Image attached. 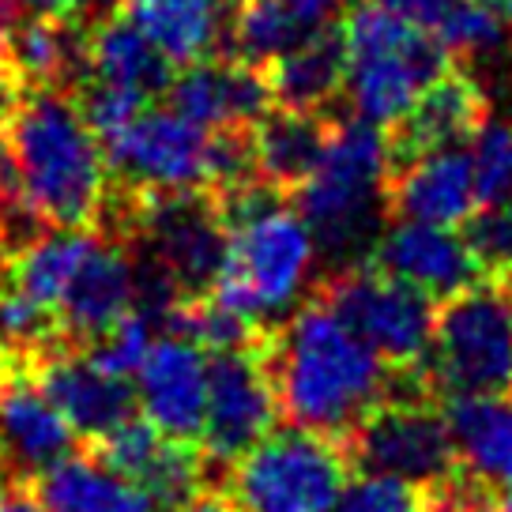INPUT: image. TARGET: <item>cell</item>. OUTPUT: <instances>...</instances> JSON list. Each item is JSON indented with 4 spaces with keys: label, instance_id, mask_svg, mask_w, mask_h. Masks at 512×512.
I'll list each match as a JSON object with an SVG mask.
<instances>
[{
    "label": "cell",
    "instance_id": "obj_1",
    "mask_svg": "<svg viewBox=\"0 0 512 512\" xmlns=\"http://www.w3.org/2000/svg\"><path fill=\"white\" fill-rule=\"evenodd\" d=\"M268 366L283 422L339 441L396 388V369L317 290L272 328Z\"/></svg>",
    "mask_w": 512,
    "mask_h": 512
},
{
    "label": "cell",
    "instance_id": "obj_2",
    "mask_svg": "<svg viewBox=\"0 0 512 512\" xmlns=\"http://www.w3.org/2000/svg\"><path fill=\"white\" fill-rule=\"evenodd\" d=\"M215 200L230 230V253L211 294L264 328L283 324L313 290V230L294 208V196L264 177L219 189Z\"/></svg>",
    "mask_w": 512,
    "mask_h": 512
},
{
    "label": "cell",
    "instance_id": "obj_3",
    "mask_svg": "<svg viewBox=\"0 0 512 512\" xmlns=\"http://www.w3.org/2000/svg\"><path fill=\"white\" fill-rule=\"evenodd\" d=\"M31 208L49 226H98L110 166L102 140L68 87H31L4 121Z\"/></svg>",
    "mask_w": 512,
    "mask_h": 512
},
{
    "label": "cell",
    "instance_id": "obj_4",
    "mask_svg": "<svg viewBox=\"0 0 512 512\" xmlns=\"http://www.w3.org/2000/svg\"><path fill=\"white\" fill-rule=\"evenodd\" d=\"M388 174L392 159L384 128L358 113H339L317 174L294 192V208L302 211V219L313 230L317 256L332 260V268L369 256L377 234L388 223Z\"/></svg>",
    "mask_w": 512,
    "mask_h": 512
},
{
    "label": "cell",
    "instance_id": "obj_5",
    "mask_svg": "<svg viewBox=\"0 0 512 512\" xmlns=\"http://www.w3.org/2000/svg\"><path fill=\"white\" fill-rule=\"evenodd\" d=\"M347 102L351 113L388 128L452 64L448 46L422 23L373 0H354L347 19Z\"/></svg>",
    "mask_w": 512,
    "mask_h": 512
},
{
    "label": "cell",
    "instance_id": "obj_6",
    "mask_svg": "<svg viewBox=\"0 0 512 512\" xmlns=\"http://www.w3.org/2000/svg\"><path fill=\"white\" fill-rule=\"evenodd\" d=\"M426 377L441 400L512 396V275H479L437 302Z\"/></svg>",
    "mask_w": 512,
    "mask_h": 512
},
{
    "label": "cell",
    "instance_id": "obj_7",
    "mask_svg": "<svg viewBox=\"0 0 512 512\" xmlns=\"http://www.w3.org/2000/svg\"><path fill=\"white\" fill-rule=\"evenodd\" d=\"M354 475L347 441L287 422L249 448L219 486L241 512H336Z\"/></svg>",
    "mask_w": 512,
    "mask_h": 512
},
{
    "label": "cell",
    "instance_id": "obj_8",
    "mask_svg": "<svg viewBox=\"0 0 512 512\" xmlns=\"http://www.w3.org/2000/svg\"><path fill=\"white\" fill-rule=\"evenodd\" d=\"M358 475H396L422 486L448 479L460 452L448 430L445 400L426 373H396V388L347 437Z\"/></svg>",
    "mask_w": 512,
    "mask_h": 512
},
{
    "label": "cell",
    "instance_id": "obj_9",
    "mask_svg": "<svg viewBox=\"0 0 512 512\" xmlns=\"http://www.w3.org/2000/svg\"><path fill=\"white\" fill-rule=\"evenodd\" d=\"M313 290L320 298H328L339 317L396 373H426L433 320H437L433 294L373 268L369 260H354L324 272Z\"/></svg>",
    "mask_w": 512,
    "mask_h": 512
},
{
    "label": "cell",
    "instance_id": "obj_10",
    "mask_svg": "<svg viewBox=\"0 0 512 512\" xmlns=\"http://www.w3.org/2000/svg\"><path fill=\"white\" fill-rule=\"evenodd\" d=\"M110 185L125 192L211 189L215 136L170 106H144L128 125L102 136Z\"/></svg>",
    "mask_w": 512,
    "mask_h": 512
},
{
    "label": "cell",
    "instance_id": "obj_11",
    "mask_svg": "<svg viewBox=\"0 0 512 512\" xmlns=\"http://www.w3.org/2000/svg\"><path fill=\"white\" fill-rule=\"evenodd\" d=\"M279 422H283V411H279V392L268 366V343L253 351L211 354L208 418H204L200 448L208 456L215 486Z\"/></svg>",
    "mask_w": 512,
    "mask_h": 512
},
{
    "label": "cell",
    "instance_id": "obj_12",
    "mask_svg": "<svg viewBox=\"0 0 512 512\" xmlns=\"http://www.w3.org/2000/svg\"><path fill=\"white\" fill-rule=\"evenodd\" d=\"M83 448L64 411L42 392L19 354L0 347V475L27 479Z\"/></svg>",
    "mask_w": 512,
    "mask_h": 512
},
{
    "label": "cell",
    "instance_id": "obj_13",
    "mask_svg": "<svg viewBox=\"0 0 512 512\" xmlns=\"http://www.w3.org/2000/svg\"><path fill=\"white\" fill-rule=\"evenodd\" d=\"M211 392V354L185 336H166L151 343L136 369V400L166 437L200 445Z\"/></svg>",
    "mask_w": 512,
    "mask_h": 512
},
{
    "label": "cell",
    "instance_id": "obj_14",
    "mask_svg": "<svg viewBox=\"0 0 512 512\" xmlns=\"http://www.w3.org/2000/svg\"><path fill=\"white\" fill-rule=\"evenodd\" d=\"M486 121H490V98L482 91V83L460 64H452L445 76H437L418 95V102L400 121L384 128L392 170L430 151L467 147Z\"/></svg>",
    "mask_w": 512,
    "mask_h": 512
},
{
    "label": "cell",
    "instance_id": "obj_15",
    "mask_svg": "<svg viewBox=\"0 0 512 512\" xmlns=\"http://www.w3.org/2000/svg\"><path fill=\"white\" fill-rule=\"evenodd\" d=\"M366 260L373 268L433 294L437 302L486 275L467 245L464 230L456 234V226L415 223V219H388Z\"/></svg>",
    "mask_w": 512,
    "mask_h": 512
},
{
    "label": "cell",
    "instance_id": "obj_16",
    "mask_svg": "<svg viewBox=\"0 0 512 512\" xmlns=\"http://www.w3.org/2000/svg\"><path fill=\"white\" fill-rule=\"evenodd\" d=\"M136 313V264L125 238L95 230V241L61 302L64 343L72 351H83L91 339L110 332L117 320Z\"/></svg>",
    "mask_w": 512,
    "mask_h": 512
},
{
    "label": "cell",
    "instance_id": "obj_17",
    "mask_svg": "<svg viewBox=\"0 0 512 512\" xmlns=\"http://www.w3.org/2000/svg\"><path fill=\"white\" fill-rule=\"evenodd\" d=\"M27 369L34 381L42 384L49 400L61 407L64 418L76 426L83 445H91L132 415H140V400H136V388L128 384V377L106 373L83 351H72V347L49 351L42 358H31Z\"/></svg>",
    "mask_w": 512,
    "mask_h": 512
},
{
    "label": "cell",
    "instance_id": "obj_18",
    "mask_svg": "<svg viewBox=\"0 0 512 512\" xmlns=\"http://www.w3.org/2000/svg\"><path fill=\"white\" fill-rule=\"evenodd\" d=\"M166 106L204 128H253L275 102L260 64L219 53L174 72Z\"/></svg>",
    "mask_w": 512,
    "mask_h": 512
},
{
    "label": "cell",
    "instance_id": "obj_19",
    "mask_svg": "<svg viewBox=\"0 0 512 512\" xmlns=\"http://www.w3.org/2000/svg\"><path fill=\"white\" fill-rule=\"evenodd\" d=\"M388 219H415L433 226H464L475 211V177H471V151L445 147L403 162L388 174L384 189Z\"/></svg>",
    "mask_w": 512,
    "mask_h": 512
},
{
    "label": "cell",
    "instance_id": "obj_20",
    "mask_svg": "<svg viewBox=\"0 0 512 512\" xmlns=\"http://www.w3.org/2000/svg\"><path fill=\"white\" fill-rule=\"evenodd\" d=\"M238 4L241 0H117L113 8L132 19L177 68H185L230 53Z\"/></svg>",
    "mask_w": 512,
    "mask_h": 512
},
{
    "label": "cell",
    "instance_id": "obj_21",
    "mask_svg": "<svg viewBox=\"0 0 512 512\" xmlns=\"http://www.w3.org/2000/svg\"><path fill=\"white\" fill-rule=\"evenodd\" d=\"M174 68L177 64L132 19L121 16L117 8H113L110 16H102L98 23L87 27V68H83V80L110 83V87H121V91L144 98V102H155V98H166V91H170Z\"/></svg>",
    "mask_w": 512,
    "mask_h": 512
},
{
    "label": "cell",
    "instance_id": "obj_22",
    "mask_svg": "<svg viewBox=\"0 0 512 512\" xmlns=\"http://www.w3.org/2000/svg\"><path fill=\"white\" fill-rule=\"evenodd\" d=\"M351 4L354 0H241L230 31V57L264 68L332 23H343Z\"/></svg>",
    "mask_w": 512,
    "mask_h": 512
},
{
    "label": "cell",
    "instance_id": "obj_23",
    "mask_svg": "<svg viewBox=\"0 0 512 512\" xmlns=\"http://www.w3.org/2000/svg\"><path fill=\"white\" fill-rule=\"evenodd\" d=\"M336 121L339 113L328 110L272 106L253 125L256 174L279 192L294 196L309 177L317 174L320 159L328 151V140L336 132Z\"/></svg>",
    "mask_w": 512,
    "mask_h": 512
},
{
    "label": "cell",
    "instance_id": "obj_24",
    "mask_svg": "<svg viewBox=\"0 0 512 512\" xmlns=\"http://www.w3.org/2000/svg\"><path fill=\"white\" fill-rule=\"evenodd\" d=\"M49 512H166L144 486L102 464L83 445L31 479Z\"/></svg>",
    "mask_w": 512,
    "mask_h": 512
},
{
    "label": "cell",
    "instance_id": "obj_25",
    "mask_svg": "<svg viewBox=\"0 0 512 512\" xmlns=\"http://www.w3.org/2000/svg\"><path fill=\"white\" fill-rule=\"evenodd\" d=\"M275 106L287 110H328V102L343 91L347 80V31L332 23L328 31L309 38L290 53L264 64Z\"/></svg>",
    "mask_w": 512,
    "mask_h": 512
},
{
    "label": "cell",
    "instance_id": "obj_26",
    "mask_svg": "<svg viewBox=\"0 0 512 512\" xmlns=\"http://www.w3.org/2000/svg\"><path fill=\"white\" fill-rule=\"evenodd\" d=\"M460 464L497 490H512V396L445 400Z\"/></svg>",
    "mask_w": 512,
    "mask_h": 512
},
{
    "label": "cell",
    "instance_id": "obj_27",
    "mask_svg": "<svg viewBox=\"0 0 512 512\" xmlns=\"http://www.w3.org/2000/svg\"><path fill=\"white\" fill-rule=\"evenodd\" d=\"M8 53L16 57L31 87L76 91L87 68V31L80 19L16 16L8 31Z\"/></svg>",
    "mask_w": 512,
    "mask_h": 512
},
{
    "label": "cell",
    "instance_id": "obj_28",
    "mask_svg": "<svg viewBox=\"0 0 512 512\" xmlns=\"http://www.w3.org/2000/svg\"><path fill=\"white\" fill-rule=\"evenodd\" d=\"M471 151V177H475V200L479 208L509 200L512 196V125L486 121L467 144Z\"/></svg>",
    "mask_w": 512,
    "mask_h": 512
},
{
    "label": "cell",
    "instance_id": "obj_29",
    "mask_svg": "<svg viewBox=\"0 0 512 512\" xmlns=\"http://www.w3.org/2000/svg\"><path fill=\"white\" fill-rule=\"evenodd\" d=\"M336 512H433L430 486L396 475H354Z\"/></svg>",
    "mask_w": 512,
    "mask_h": 512
},
{
    "label": "cell",
    "instance_id": "obj_30",
    "mask_svg": "<svg viewBox=\"0 0 512 512\" xmlns=\"http://www.w3.org/2000/svg\"><path fill=\"white\" fill-rule=\"evenodd\" d=\"M151 324L155 320L147 317V313H128L125 320H117L110 332H102L98 339H91L87 347H83V354L95 362V366H102L106 373H117V377H136V369H140V362L147 358V351H151Z\"/></svg>",
    "mask_w": 512,
    "mask_h": 512
},
{
    "label": "cell",
    "instance_id": "obj_31",
    "mask_svg": "<svg viewBox=\"0 0 512 512\" xmlns=\"http://www.w3.org/2000/svg\"><path fill=\"white\" fill-rule=\"evenodd\" d=\"M464 238L486 275H512V196L479 208L464 226Z\"/></svg>",
    "mask_w": 512,
    "mask_h": 512
},
{
    "label": "cell",
    "instance_id": "obj_32",
    "mask_svg": "<svg viewBox=\"0 0 512 512\" xmlns=\"http://www.w3.org/2000/svg\"><path fill=\"white\" fill-rule=\"evenodd\" d=\"M27 91H31V83H27L23 68L16 64V57L8 53V42H4L0 46V125L16 113V106L27 98Z\"/></svg>",
    "mask_w": 512,
    "mask_h": 512
},
{
    "label": "cell",
    "instance_id": "obj_33",
    "mask_svg": "<svg viewBox=\"0 0 512 512\" xmlns=\"http://www.w3.org/2000/svg\"><path fill=\"white\" fill-rule=\"evenodd\" d=\"M0 512H49V509L46 501L34 494V486L27 479L0 475Z\"/></svg>",
    "mask_w": 512,
    "mask_h": 512
},
{
    "label": "cell",
    "instance_id": "obj_34",
    "mask_svg": "<svg viewBox=\"0 0 512 512\" xmlns=\"http://www.w3.org/2000/svg\"><path fill=\"white\" fill-rule=\"evenodd\" d=\"M16 16H53V19H80L87 0H8Z\"/></svg>",
    "mask_w": 512,
    "mask_h": 512
},
{
    "label": "cell",
    "instance_id": "obj_35",
    "mask_svg": "<svg viewBox=\"0 0 512 512\" xmlns=\"http://www.w3.org/2000/svg\"><path fill=\"white\" fill-rule=\"evenodd\" d=\"M174 512H241V509L234 505V497L226 494L223 486H208L204 494H196L192 501H185V505Z\"/></svg>",
    "mask_w": 512,
    "mask_h": 512
},
{
    "label": "cell",
    "instance_id": "obj_36",
    "mask_svg": "<svg viewBox=\"0 0 512 512\" xmlns=\"http://www.w3.org/2000/svg\"><path fill=\"white\" fill-rule=\"evenodd\" d=\"M12 23H16V8H12L8 0H0V46L8 42V31H12Z\"/></svg>",
    "mask_w": 512,
    "mask_h": 512
},
{
    "label": "cell",
    "instance_id": "obj_37",
    "mask_svg": "<svg viewBox=\"0 0 512 512\" xmlns=\"http://www.w3.org/2000/svg\"><path fill=\"white\" fill-rule=\"evenodd\" d=\"M8 260H12V256H8V249L0 245V298L8 294Z\"/></svg>",
    "mask_w": 512,
    "mask_h": 512
},
{
    "label": "cell",
    "instance_id": "obj_38",
    "mask_svg": "<svg viewBox=\"0 0 512 512\" xmlns=\"http://www.w3.org/2000/svg\"><path fill=\"white\" fill-rule=\"evenodd\" d=\"M497 512H512V490H501V497H497Z\"/></svg>",
    "mask_w": 512,
    "mask_h": 512
}]
</instances>
